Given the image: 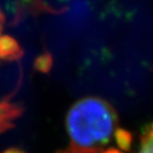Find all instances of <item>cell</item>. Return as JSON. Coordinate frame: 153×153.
<instances>
[{
    "mask_svg": "<svg viewBox=\"0 0 153 153\" xmlns=\"http://www.w3.org/2000/svg\"><path fill=\"white\" fill-rule=\"evenodd\" d=\"M22 111L18 106L7 101H0V132L9 129L17 119Z\"/></svg>",
    "mask_w": 153,
    "mask_h": 153,
    "instance_id": "cell-3",
    "label": "cell"
},
{
    "mask_svg": "<svg viewBox=\"0 0 153 153\" xmlns=\"http://www.w3.org/2000/svg\"><path fill=\"white\" fill-rule=\"evenodd\" d=\"M59 153H98V152H94V151H86L82 150V149L74 148V147H70L69 149H67L65 151H61Z\"/></svg>",
    "mask_w": 153,
    "mask_h": 153,
    "instance_id": "cell-5",
    "label": "cell"
},
{
    "mask_svg": "<svg viewBox=\"0 0 153 153\" xmlns=\"http://www.w3.org/2000/svg\"><path fill=\"white\" fill-rule=\"evenodd\" d=\"M4 18L0 11V60L16 57L20 54V49L15 41L3 34Z\"/></svg>",
    "mask_w": 153,
    "mask_h": 153,
    "instance_id": "cell-2",
    "label": "cell"
},
{
    "mask_svg": "<svg viewBox=\"0 0 153 153\" xmlns=\"http://www.w3.org/2000/svg\"><path fill=\"white\" fill-rule=\"evenodd\" d=\"M138 153H153V122L147 126L141 134Z\"/></svg>",
    "mask_w": 153,
    "mask_h": 153,
    "instance_id": "cell-4",
    "label": "cell"
},
{
    "mask_svg": "<svg viewBox=\"0 0 153 153\" xmlns=\"http://www.w3.org/2000/svg\"><path fill=\"white\" fill-rule=\"evenodd\" d=\"M71 147L100 152L117 134V116L113 108L97 97H87L70 108L66 119Z\"/></svg>",
    "mask_w": 153,
    "mask_h": 153,
    "instance_id": "cell-1",
    "label": "cell"
}]
</instances>
